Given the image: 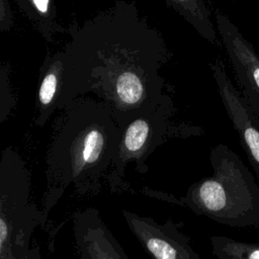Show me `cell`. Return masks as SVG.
<instances>
[{"label": "cell", "mask_w": 259, "mask_h": 259, "mask_svg": "<svg viewBox=\"0 0 259 259\" xmlns=\"http://www.w3.org/2000/svg\"><path fill=\"white\" fill-rule=\"evenodd\" d=\"M67 32L58 110L76 98L93 97L110 108L121 131L159 105L166 94L160 72L169 51L134 2L115 0Z\"/></svg>", "instance_id": "6da1fadb"}, {"label": "cell", "mask_w": 259, "mask_h": 259, "mask_svg": "<svg viewBox=\"0 0 259 259\" xmlns=\"http://www.w3.org/2000/svg\"><path fill=\"white\" fill-rule=\"evenodd\" d=\"M120 138L110 110L93 97H79L60 110L53 124L41 198L45 219L65 192L79 197L97 195L107 184Z\"/></svg>", "instance_id": "7a4b0ae2"}, {"label": "cell", "mask_w": 259, "mask_h": 259, "mask_svg": "<svg viewBox=\"0 0 259 259\" xmlns=\"http://www.w3.org/2000/svg\"><path fill=\"white\" fill-rule=\"evenodd\" d=\"M212 175L192 183L184 196L144 188L145 194L189 208L232 228H259V185L241 158L228 146L215 145L209 154Z\"/></svg>", "instance_id": "3957f363"}, {"label": "cell", "mask_w": 259, "mask_h": 259, "mask_svg": "<svg viewBox=\"0 0 259 259\" xmlns=\"http://www.w3.org/2000/svg\"><path fill=\"white\" fill-rule=\"evenodd\" d=\"M31 194L26 162L6 147L0 157V259H28L38 249L31 238L47 220Z\"/></svg>", "instance_id": "277c9868"}, {"label": "cell", "mask_w": 259, "mask_h": 259, "mask_svg": "<svg viewBox=\"0 0 259 259\" xmlns=\"http://www.w3.org/2000/svg\"><path fill=\"white\" fill-rule=\"evenodd\" d=\"M175 107L169 94H165L159 105L152 111L131 120L121 131L116 155L107 179L112 193L128 190L125 170L130 164L141 174L148 171L147 160L166 140L173 136L186 135L172 122Z\"/></svg>", "instance_id": "5b68a950"}, {"label": "cell", "mask_w": 259, "mask_h": 259, "mask_svg": "<svg viewBox=\"0 0 259 259\" xmlns=\"http://www.w3.org/2000/svg\"><path fill=\"white\" fill-rule=\"evenodd\" d=\"M214 23L233 68L237 88L259 116V55L228 16L217 12Z\"/></svg>", "instance_id": "8992f818"}, {"label": "cell", "mask_w": 259, "mask_h": 259, "mask_svg": "<svg viewBox=\"0 0 259 259\" xmlns=\"http://www.w3.org/2000/svg\"><path fill=\"white\" fill-rule=\"evenodd\" d=\"M128 230L152 259H201L189 238L170 219L159 224L153 218L122 210Z\"/></svg>", "instance_id": "52a82bcc"}, {"label": "cell", "mask_w": 259, "mask_h": 259, "mask_svg": "<svg viewBox=\"0 0 259 259\" xmlns=\"http://www.w3.org/2000/svg\"><path fill=\"white\" fill-rule=\"evenodd\" d=\"M226 112L237 131L247 158L259 178V116L229 78L221 59L209 64Z\"/></svg>", "instance_id": "ba28073f"}, {"label": "cell", "mask_w": 259, "mask_h": 259, "mask_svg": "<svg viewBox=\"0 0 259 259\" xmlns=\"http://www.w3.org/2000/svg\"><path fill=\"white\" fill-rule=\"evenodd\" d=\"M72 222L78 259H128L97 208L77 209Z\"/></svg>", "instance_id": "9c48e42d"}, {"label": "cell", "mask_w": 259, "mask_h": 259, "mask_svg": "<svg viewBox=\"0 0 259 259\" xmlns=\"http://www.w3.org/2000/svg\"><path fill=\"white\" fill-rule=\"evenodd\" d=\"M64 67L65 53L62 49L49 52L39 68L34 107V123L38 126H44L58 109Z\"/></svg>", "instance_id": "30bf717a"}, {"label": "cell", "mask_w": 259, "mask_h": 259, "mask_svg": "<svg viewBox=\"0 0 259 259\" xmlns=\"http://www.w3.org/2000/svg\"><path fill=\"white\" fill-rule=\"evenodd\" d=\"M14 2L48 42H52L58 33L67 32V29L58 22L55 0H14Z\"/></svg>", "instance_id": "8fae6325"}, {"label": "cell", "mask_w": 259, "mask_h": 259, "mask_svg": "<svg viewBox=\"0 0 259 259\" xmlns=\"http://www.w3.org/2000/svg\"><path fill=\"white\" fill-rule=\"evenodd\" d=\"M203 38L212 45L219 44L215 23L205 0H163Z\"/></svg>", "instance_id": "7c38bea8"}, {"label": "cell", "mask_w": 259, "mask_h": 259, "mask_svg": "<svg viewBox=\"0 0 259 259\" xmlns=\"http://www.w3.org/2000/svg\"><path fill=\"white\" fill-rule=\"evenodd\" d=\"M209 242L217 259H259V243L241 242L225 236H211Z\"/></svg>", "instance_id": "4fadbf2b"}, {"label": "cell", "mask_w": 259, "mask_h": 259, "mask_svg": "<svg viewBox=\"0 0 259 259\" xmlns=\"http://www.w3.org/2000/svg\"><path fill=\"white\" fill-rule=\"evenodd\" d=\"M17 104V97L11 82V68L0 61V125L13 113Z\"/></svg>", "instance_id": "5bb4252c"}, {"label": "cell", "mask_w": 259, "mask_h": 259, "mask_svg": "<svg viewBox=\"0 0 259 259\" xmlns=\"http://www.w3.org/2000/svg\"><path fill=\"white\" fill-rule=\"evenodd\" d=\"M14 25V15L9 0H0V31H9Z\"/></svg>", "instance_id": "9a60e30c"}, {"label": "cell", "mask_w": 259, "mask_h": 259, "mask_svg": "<svg viewBox=\"0 0 259 259\" xmlns=\"http://www.w3.org/2000/svg\"><path fill=\"white\" fill-rule=\"evenodd\" d=\"M29 259H45L42 256H41V253H40V250L36 251Z\"/></svg>", "instance_id": "2e32d148"}]
</instances>
